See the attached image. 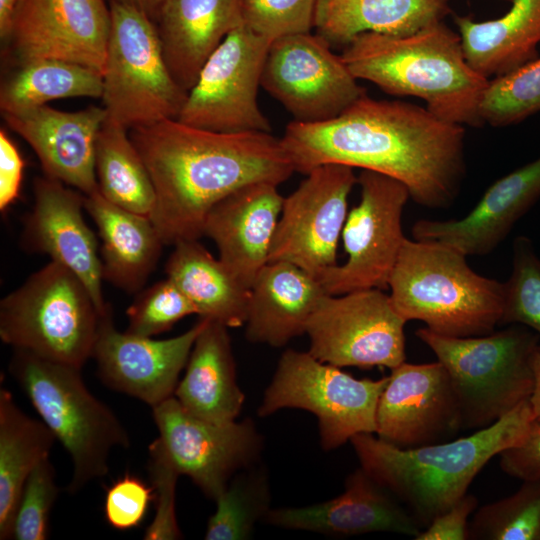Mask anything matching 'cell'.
<instances>
[{
    "label": "cell",
    "mask_w": 540,
    "mask_h": 540,
    "mask_svg": "<svg viewBox=\"0 0 540 540\" xmlns=\"http://www.w3.org/2000/svg\"><path fill=\"white\" fill-rule=\"evenodd\" d=\"M295 172L329 163L374 171L403 183L422 207L444 209L465 175L464 126L427 108L364 95L337 117L290 122L280 138Z\"/></svg>",
    "instance_id": "1"
},
{
    "label": "cell",
    "mask_w": 540,
    "mask_h": 540,
    "mask_svg": "<svg viewBox=\"0 0 540 540\" xmlns=\"http://www.w3.org/2000/svg\"><path fill=\"white\" fill-rule=\"evenodd\" d=\"M129 135L150 174V216L165 245L199 240L211 208L253 182H285L295 171L271 132L220 133L166 119Z\"/></svg>",
    "instance_id": "2"
},
{
    "label": "cell",
    "mask_w": 540,
    "mask_h": 540,
    "mask_svg": "<svg viewBox=\"0 0 540 540\" xmlns=\"http://www.w3.org/2000/svg\"><path fill=\"white\" fill-rule=\"evenodd\" d=\"M535 414L527 400L469 436L400 448L371 433L350 442L360 466L391 492L419 526L427 527L464 495L482 468L527 433Z\"/></svg>",
    "instance_id": "3"
},
{
    "label": "cell",
    "mask_w": 540,
    "mask_h": 540,
    "mask_svg": "<svg viewBox=\"0 0 540 540\" xmlns=\"http://www.w3.org/2000/svg\"><path fill=\"white\" fill-rule=\"evenodd\" d=\"M341 57L357 80L390 95L418 97L444 121L484 124L480 104L490 80L469 65L459 33L442 21L405 36L359 34Z\"/></svg>",
    "instance_id": "4"
},
{
    "label": "cell",
    "mask_w": 540,
    "mask_h": 540,
    "mask_svg": "<svg viewBox=\"0 0 540 540\" xmlns=\"http://www.w3.org/2000/svg\"><path fill=\"white\" fill-rule=\"evenodd\" d=\"M456 248L405 238L388 287L392 304L407 322H424L446 337L495 331L503 310L504 283L484 277Z\"/></svg>",
    "instance_id": "5"
},
{
    "label": "cell",
    "mask_w": 540,
    "mask_h": 540,
    "mask_svg": "<svg viewBox=\"0 0 540 540\" xmlns=\"http://www.w3.org/2000/svg\"><path fill=\"white\" fill-rule=\"evenodd\" d=\"M9 371L71 457L68 491L105 476L112 449L128 448L130 439L113 411L88 390L81 369L14 349Z\"/></svg>",
    "instance_id": "6"
},
{
    "label": "cell",
    "mask_w": 540,
    "mask_h": 540,
    "mask_svg": "<svg viewBox=\"0 0 540 540\" xmlns=\"http://www.w3.org/2000/svg\"><path fill=\"white\" fill-rule=\"evenodd\" d=\"M416 336L443 364L461 412L462 429L488 427L530 400L540 338L518 324L474 337H446L420 328Z\"/></svg>",
    "instance_id": "7"
},
{
    "label": "cell",
    "mask_w": 540,
    "mask_h": 540,
    "mask_svg": "<svg viewBox=\"0 0 540 540\" xmlns=\"http://www.w3.org/2000/svg\"><path fill=\"white\" fill-rule=\"evenodd\" d=\"M101 315L82 280L50 261L1 300L0 338L81 369L92 357Z\"/></svg>",
    "instance_id": "8"
},
{
    "label": "cell",
    "mask_w": 540,
    "mask_h": 540,
    "mask_svg": "<svg viewBox=\"0 0 540 540\" xmlns=\"http://www.w3.org/2000/svg\"><path fill=\"white\" fill-rule=\"evenodd\" d=\"M108 3L111 27L101 97L106 120L130 130L177 119L188 93L167 66L154 21L134 6Z\"/></svg>",
    "instance_id": "9"
},
{
    "label": "cell",
    "mask_w": 540,
    "mask_h": 540,
    "mask_svg": "<svg viewBox=\"0 0 540 540\" xmlns=\"http://www.w3.org/2000/svg\"><path fill=\"white\" fill-rule=\"evenodd\" d=\"M389 376L356 379L308 351L286 350L258 408L260 417L284 408L313 413L321 445L336 449L361 433L376 432V411Z\"/></svg>",
    "instance_id": "10"
},
{
    "label": "cell",
    "mask_w": 540,
    "mask_h": 540,
    "mask_svg": "<svg viewBox=\"0 0 540 540\" xmlns=\"http://www.w3.org/2000/svg\"><path fill=\"white\" fill-rule=\"evenodd\" d=\"M270 43L243 22L233 28L202 66L177 119L220 133L271 132L257 102Z\"/></svg>",
    "instance_id": "11"
},
{
    "label": "cell",
    "mask_w": 540,
    "mask_h": 540,
    "mask_svg": "<svg viewBox=\"0 0 540 540\" xmlns=\"http://www.w3.org/2000/svg\"><path fill=\"white\" fill-rule=\"evenodd\" d=\"M406 322L382 289L326 294L306 327L308 352L340 368L392 369L406 359Z\"/></svg>",
    "instance_id": "12"
},
{
    "label": "cell",
    "mask_w": 540,
    "mask_h": 540,
    "mask_svg": "<svg viewBox=\"0 0 540 540\" xmlns=\"http://www.w3.org/2000/svg\"><path fill=\"white\" fill-rule=\"evenodd\" d=\"M360 202L351 209L342 230L347 260L319 280L330 295L363 289H386L405 236L402 214L410 193L389 176L363 170L358 176Z\"/></svg>",
    "instance_id": "13"
},
{
    "label": "cell",
    "mask_w": 540,
    "mask_h": 540,
    "mask_svg": "<svg viewBox=\"0 0 540 540\" xmlns=\"http://www.w3.org/2000/svg\"><path fill=\"white\" fill-rule=\"evenodd\" d=\"M319 34L300 32L271 41L261 86L303 123L337 117L366 95L341 55Z\"/></svg>",
    "instance_id": "14"
},
{
    "label": "cell",
    "mask_w": 540,
    "mask_h": 540,
    "mask_svg": "<svg viewBox=\"0 0 540 540\" xmlns=\"http://www.w3.org/2000/svg\"><path fill=\"white\" fill-rule=\"evenodd\" d=\"M306 175L283 200L268 262L292 263L320 280L338 265V241L358 177L354 168L336 163L318 166Z\"/></svg>",
    "instance_id": "15"
},
{
    "label": "cell",
    "mask_w": 540,
    "mask_h": 540,
    "mask_svg": "<svg viewBox=\"0 0 540 540\" xmlns=\"http://www.w3.org/2000/svg\"><path fill=\"white\" fill-rule=\"evenodd\" d=\"M152 410L158 438L180 475L189 476L213 500L260 456L261 435L249 419L206 421L188 413L174 396Z\"/></svg>",
    "instance_id": "16"
},
{
    "label": "cell",
    "mask_w": 540,
    "mask_h": 540,
    "mask_svg": "<svg viewBox=\"0 0 540 540\" xmlns=\"http://www.w3.org/2000/svg\"><path fill=\"white\" fill-rule=\"evenodd\" d=\"M110 27L107 0H20L3 42L18 66L57 59L103 76Z\"/></svg>",
    "instance_id": "17"
},
{
    "label": "cell",
    "mask_w": 540,
    "mask_h": 540,
    "mask_svg": "<svg viewBox=\"0 0 540 540\" xmlns=\"http://www.w3.org/2000/svg\"><path fill=\"white\" fill-rule=\"evenodd\" d=\"M461 429L458 400L441 362L404 361L391 369L377 405L378 438L416 448L451 440Z\"/></svg>",
    "instance_id": "18"
},
{
    "label": "cell",
    "mask_w": 540,
    "mask_h": 540,
    "mask_svg": "<svg viewBox=\"0 0 540 540\" xmlns=\"http://www.w3.org/2000/svg\"><path fill=\"white\" fill-rule=\"evenodd\" d=\"M200 318L186 332L156 340L118 331L111 307L101 315L92 358L101 380L113 390L152 408L173 396L194 342L205 326Z\"/></svg>",
    "instance_id": "19"
},
{
    "label": "cell",
    "mask_w": 540,
    "mask_h": 540,
    "mask_svg": "<svg viewBox=\"0 0 540 540\" xmlns=\"http://www.w3.org/2000/svg\"><path fill=\"white\" fill-rule=\"evenodd\" d=\"M33 193L34 203L24 222L22 246L48 255L51 261L74 272L104 314L110 305L103 297L98 241L83 218L85 196L46 175L35 179Z\"/></svg>",
    "instance_id": "20"
},
{
    "label": "cell",
    "mask_w": 540,
    "mask_h": 540,
    "mask_svg": "<svg viewBox=\"0 0 540 540\" xmlns=\"http://www.w3.org/2000/svg\"><path fill=\"white\" fill-rule=\"evenodd\" d=\"M7 126L36 153L46 176L85 195L99 191L95 173L97 135L106 120L104 107L76 112L42 105L2 113Z\"/></svg>",
    "instance_id": "21"
},
{
    "label": "cell",
    "mask_w": 540,
    "mask_h": 540,
    "mask_svg": "<svg viewBox=\"0 0 540 540\" xmlns=\"http://www.w3.org/2000/svg\"><path fill=\"white\" fill-rule=\"evenodd\" d=\"M263 520L284 529L340 537L391 532L415 539L422 530L406 507L361 466L347 477L337 497L305 507L269 509Z\"/></svg>",
    "instance_id": "22"
},
{
    "label": "cell",
    "mask_w": 540,
    "mask_h": 540,
    "mask_svg": "<svg viewBox=\"0 0 540 540\" xmlns=\"http://www.w3.org/2000/svg\"><path fill=\"white\" fill-rule=\"evenodd\" d=\"M539 198L540 156L495 181L463 218L420 219L411 234L415 240L440 242L466 256L488 255Z\"/></svg>",
    "instance_id": "23"
},
{
    "label": "cell",
    "mask_w": 540,
    "mask_h": 540,
    "mask_svg": "<svg viewBox=\"0 0 540 540\" xmlns=\"http://www.w3.org/2000/svg\"><path fill=\"white\" fill-rule=\"evenodd\" d=\"M283 200L277 184L253 182L224 197L205 218L203 236L215 243L218 258L249 289L269 261Z\"/></svg>",
    "instance_id": "24"
},
{
    "label": "cell",
    "mask_w": 540,
    "mask_h": 540,
    "mask_svg": "<svg viewBox=\"0 0 540 540\" xmlns=\"http://www.w3.org/2000/svg\"><path fill=\"white\" fill-rule=\"evenodd\" d=\"M242 22L241 0H164L154 20L167 66L187 93L212 52Z\"/></svg>",
    "instance_id": "25"
},
{
    "label": "cell",
    "mask_w": 540,
    "mask_h": 540,
    "mask_svg": "<svg viewBox=\"0 0 540 540\" xmlns=\"http://www.w3.org/2000/svg\"><path fill=\"white\" fill-rule=\"evenodd\" d=\"M326 294L321 282L300 267L285 261L268 262L250 287L246 338L284 346L306 333L311 315Z\"/></svg>",
    "instance_id": "26"
},
{
    "label": "cell",
    "mask_w": 540,
    "mask_h": 540,
    "mask_svg": "<svg viewBox=\"0 0 540 540\" xmlns=\"http://www.w3.org/2000/svg\"><path fill=\"white\" fill-rule=\"evenodd\" d=\"M84 209L94 220L101 239L103 280L137 294L165 245L151 218L109 202L99 191L85 195Z\"/></svg>",
    "instance_id": "27"
},
{
    "label": "cell",
    "mask_w": 540,
    "mask_h": 540,
    "mask_svg": "<svg viewBox=\"0 0 540 540\" xmlns=\"http://www.w3.org/2000/svg\"><path fill=\"white\" fill-rule=\"evenodd\" d=\"M174 397L191 415L210 422H231L245 401L236 378L228 327L207 319L192 347Z\"/></svg>",
    "instance_id": "28"
},
{
    "label": "cell",
    "mask_w": 540,
    "mask_h": 540,
    "mask_svg": "<svg viewBox=\"0 0 540 540\" xmlns=\"http://www.w3.org/2000/svg\"><path fill=\"white\" fill-rule=\"evenodd\" d=\"M469 65L491 80L537 59L540 44V0H513L502 17L476 22L455 16Z\"/></svg>",
    "instance_id": "29"
},
{
    "label": "cell",
    "mask_w": 540,
    "mask_h": 540,
    "mask_svg": "<svg viewBox=\"0 0 540 540\" xmlns=\"http://www.w3.org/2000/svg\"><path fill=\"white\" fill-rule=\"evenodd\" d=\"M448 12L449 0H316L314 27L331 46H346L366 32L410 35Z\"/></svg>",
    "instance_id": "30"
},
{
    "label": "cell",
    "mask_w": 540,
    "mask_h": 540,
    "mask_svg": "<svg viewBox=\"0 0 540 540\" xmlns=\"http://www.w3.org/2000/svg\"><path fill=\"white\" fill-rule=\"evenodd\" d=\"M165 272L192 302L200 318L228 328L245 325L250 289L198 240L175 244Z\"/></svg>",
    "instance_id": "31"
},
{
    "label": "cell",
    "mask_w": 540,
    "mask_h": 540,
    "mask_svg": "<svg viewBox=\"0 0 540 540\" xmlns=\"http://www.w3.org/2000/svg\"><path fill=\"white\" fill-rule=\"evenodd\" d=\"M56 438L48 426L23 412L0 389V539L10 538L15 511L31 471L49 457Z\"/></svg>",
    "instance_id": "32"
},
{
    "label": "cell",
    "mask_w": 540,
    "mask_h": 540,
    "mask_svg": "<svg viewBox=\"0 0 540 540\" xmlns=\"http://www.w3.org/2000/svg\"><path fill=\"white\" fill-rule=\"evenodd\" d=\"M128 129L105 120L96 139L95 173L98 189L109 202L151 216L155 190Z\"/></svg>",
    "instance_id": "33"
},
{
    "label": "cell",
    "mask_w": 540,
    "mask_h": 540,
    "mask_svg": "<svg viewBox=\"0 0 540 540\" xmlns=\"http://www.w3.org/2000/svg\"><path fill=\"white\" fill-rule=\"evenodd\" d=\"M103 76L83 65L41 59L18 66L1 85V113H13L69 97L101 98Z\"/></svg>",
    "instance_id": "34"
},
{
    "label": "cell",
    "mask_w": 540,
    "mask_h": 540,
    "mask_svg": "<svg viewBox=\"0 0 540 540\" xmlns=\"http://www.w3.org/2000/svg\"><path fill=\"white\" fill-rule=\"evenodd\" d=\"M253 466L236 473L215 499L217 506L207 522L206 540L248 539L256 522L264 519L269 511V481L263 469Z\"/></svg>",
    "instance_id": "35"
},
{
    "label": "cell",
    "mask_w": 540,
    "mask_h": 540,
    "mask_svg": "<svg viewBox=\"0 0 540 540\" xmlns=\"http://www.w3.org/2000/svg\"><path fill=\"white\" fill-rule=\"evenodd\" d=\"M469 539L540 540V480L523 481L513 494L477 509Z\"/></svg>",
    "instance_id": "36"
},
{
    "label": "cell",
    "mask_w": 540,
    "mask_h": 540,
    "mask_svg": "<svg viewBox=\"0 0 540 540\" xmlns=\"http://www.w3.org/2000/svg\"><path fill=\"white\" fill-rule=\"evenodd\" d=\"M540 111V58L491 79L480 104L484 124L506 127Z\"/></svg>",
    "instance_id": "37"
},
{
    "label": "cell",
    "mask_w": 540,
    "mask_h": 540,
    "mask_svg": "<svg viewBox=\"0 0 540 540\" xmlns=\"http://www.w3.org/2000/svg\"><path fill=\"white\" fill-rule=\"evenodd\" d=\"M503 283L500 325H523L540 338V257L528 237L514 240L512 271Z\"/></svg>",
    "instance_id": "38"
},
{
    "label": "cell",
    "mask_w": 540,
    "mask_h": 540,
    "mask_svg": "<svg viewBox=\"0 0 540 540\" xmlns=\"http://www.w3.org/2000/svg\"><path fill=\"white\" fill-rule=\"evenodd\" d=\"M126 314V332L153 337L169 331L178 321L197 312L177 285L166 278L140 290L127 308Z\"/></svg>",
    "instance_id": "39"
},
{
    "label": "cell",
    "mask_w": 540,
    "mask_h": 540,
    "mask_svg": "<svg viewBox=\"0 0 540 540\" xmlns=\"http://www.w3.org/2000/svg\"><path fill=\"white\" fill-rule=\"evenodd\" d=\"M58 493L55 470L48 457L40 461L26 479L9 539H47L49 515Z\"/></svg>",
    "instance_id": "40"
},
{
    "label": "cell",
    "mask_w": 540,
    "mask_h": 540,
    "mask_svg": "<svg viewBox=\"0 0 540 540\" xmlns=\"http://www.w3.org/2000/svg\"><path fill=\"white\" fill-rule=\"evenodd\" d=\"M316 0H241L242 22L256 34L273 41L310 32Z\"/></svg>",
    "instance_id": "41"
},
{
    "label": "cell",
    "mask_w": 540,
    "mask_h": 540,
    "mask_svg": "<svg viewBox=\"0 0 540 540\" xmlns=\"http://www.w3.org/2000/svg\"><path fill=\"white\" fill-rule=\"evenodd\" d=\"M148 471L153 488L155 515L144 533L146 540H176L182 538L175 512L176 483L180 473L170 459L160 439L148 448Z\"/></svg>",
    "instance_id": "42"
},
{
    "label": "cell",
    "mask_w": 540,
    "mask_h": 540,
    "mask_svg": "<svg viewBox=\"0 0 540 540\" xmlns=\"http://www.w3.org/2000/svg\"><path fill=\"white\" fill-rule=\"evenodd\" d=\"M153 500L152 486L126 473L106 490L104 502L106 521L117 530L135 528L143 521Z\"/></svg>",
    "instance_id": "43"
},
{
    "label": "cell",
    "mask_w": 540,
    "mask_h": 540,
    "mask_svg": "<svg viewBox=\"0 0 540 540\" xmlns=\"http://www.w3.org/2000/svg\"><path fill=\"white\" fill-rule=\"evenodd\" d=\"M499 465L522 481L540 480V421L536 418L520 442L499 453Z\"/></svg>",
    "instance_id": "44"
},
{
    "label": "cell",
    "mask_w": 540,
    "mask_h": 540,
    "mask_svg": "<svg viewBox=\"0 0 540 540\" xmlns=\"http://www.w3.org/2000/svg\"><path fill=\"white\" fill-rule=\"evenodd\" d=\"M478 499L467 493L453 506L438 515L421 530L414 540H467L469 517L476 510Z\"/></svg>",
    "instance_id": "45"
},
{
    "label": "cell",
    "mask_w": 540,
    "mask_h": 540,
    "mask_svg": "<svg viewBox=\"0 0 540 540\" xmlns=\"http://www.w3.org/2000/svg\"><path fill=\"white\" fill-rule=\"evenodd\" d=\"M24 161L7 133L0 131V210L13 204L19 197Z\"/></svg>",
    "instance_id": "46"
},
{
    "label": "cell",
    "mask_w": 540,
    "mask_h": 540,
    "mask_svg": "<svg viewBox=\"0 0 540 540\" xmlns=\"http://www.w3.org/2000/svg\"><path fill=\"white\" fill-rule=\"evenodd\" d=\"M20 0H0V38L3 41L9 31L14 11Z\"/></svg>",
    "instance_id": "47"
},
{
    "label": "cell",
    "mask_w": 540,
    "mask_h": 540,
    "mask_svg": "<svg viewBox=\"0 0 540 540\" xmlns=\"http://www.w3.org/2000/svg\"><path fill=\"white\" fill-rule=\"evenodd\" d=\"M108 2L125 3L146 13L153 21L164 0H107Z\"/></svg>",
    "instance_id": "48"
},
{
    "label": "cell",
    "mask_w": 540,
    "mask_h": 540,
    "mask_svg": "<svg viewBox=\"0 0 540 540\" xmlns=\"http://www.w3.org/2000/svg\"><path fill=\"white\" fill-rule=\"evenodd\" d=\"M535 371V386L533 394L530 398L535 418L540 421V350L537 353L534 361Z\"/></svg>",
    "instance_id": "49"
}]
</instances>
